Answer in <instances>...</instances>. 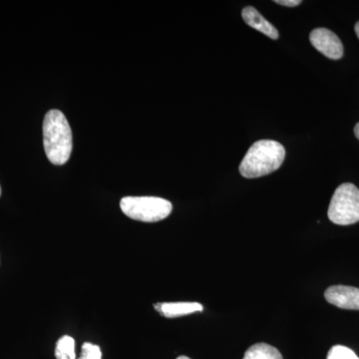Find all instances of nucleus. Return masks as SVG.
<instances>
[{"label":"nucleus","mask_w":359,"mask_h":359,"mask_svg":"<svg viewBox=\"0 0 359 359\" xmlns=\"http://www.w3.org/2000/svg\"><path fill=\"white\" fill-rule=\"evenodd\" d=\"M45 154L54 165H65L72 153V132L65 115L59 110L46 113L43 121Z\"/></svg>","instance_id":"obj_1"},{"label":"nucleus","mask_w":359,"mask_h":359,"mask_svg":"<svg viewBox=\"0 0 359 359\" xmlns=\"http://www.w3.org/2000/svg\"><path fill=\"white\" fill-rule=\"evenodd\" d=\"M285 149L273 140H259L252 144L240 164V173L248 179L259 178L273 173L283 163Z\"/></svg>","instance_id":"obj_2"},{"label":"nucleus","mask_w":359,"mask_h":359,"mask_svg":"<svg viewBox=\"0 0 359 359\" xmlns=\"http://www.w3.org/2000/svg\"><path fill=\"white\" fill-rule=\"evenodd\" d=\"M122 212L129 218L156 223L170 216L173 205L159 197H125L120 202Z\"/></svg>","instance_id":"obj_3"},{"label":"nucleus","mask_w":359,"mask_h":359,"mask_svg":"<svg viewBox=\"0 0 359 359\" xmlns=\"http://www.w3.org/2000/svg\"><path fill=\"white\" fill-rule=\"evenodd\" d=\"M328 218L339 226L359 222V190L353 184L346 183L335 190L328 208Z\"/></svg>","instance_id":"obj_4"},{"label":"nucleus","mask_w":359,"mask_h":359,"mask_svg":"<svg viewBox=\"0 0 359 359\" xmlns=\"http://www.w3.org/2000/svg\"><path fill=\"white\" fill-rule=\"evenodd\" d=\"M309 40L316 50L332 60L344 56V45L337 34L327 28H316L309 35Z\"/></svg>","instance_id":"obj_5"},{"label":"nucleus","mask_w":359,"mask_h":359,"mask_svg":"<svg viewBox=\"0 0 359 359\" xmlns=\"http://www.w3.org/2000/svg\"><path fill=\"white\" fill-rule=\"evenodd\" d=\"M327 302L339 309L359 311V289L347 285H332L325 292Z\"/></svg>","instance_id":"obj_6"},{"label":"nucleus","mask_w":359,"mask_h":359,"mask_svg":"<svg viewBox=\"0 0 359 359\" xmlns=\"http://www.w3.org/2000/svg\"><path fill=\"white\" fill-rule=\"evenodd\" d=\"M154 308L168 318H179L197 311L201 313L204 309L199 302H158L154 304Z\"/></svg>","instance_id":"obj_7"},{"label":"nucleus","mask_w":359,"mask_h":359,"mask_svg":"<svg viewBox=\"0 0 359 359\" xmlns=\"http://www.w3.org/2000/svg\"><path fill=\"white\" fill-rule=\"evenodd\" d=\"M243 20L250 27L259 30V32L264 33V35L271 39H278L280 37L278 29L269 22L266 18L262 15L256 8L252 6H247L243 9L242 13Z\"/></svg>","instance_id":"obj_8"},{"label":"nucleus","mask_w":359,"mask_h":359,"mask_svg":"<svg viewBox=\"0 0 359 359\" xmlns=\"http://www.w3.org/2000/svg\"><path fill=\"white\" fill-rule=\"evenodd\" d=\"M243 359H283L276 347L266 344H256L245 353Z\"/></svg>","instance_id":"obj_9"},{"label":"nucleus","mask_w":359,"mask_h":359,"mask_svg":"<svg viewBox=\"0 0 359 359\" xmlns=\"http://www.w3.org/2000/svg\"><path fill=\"white\" fill-rule=\"evenodd\" d=\"M56 359H76L74 339L68 335L61 337L56 344Z\"/></svg>","instance_id":"obj_10"},{"label":"nucleus","mask_w":359,"mask_h":359,"mask_svg":"<svg viewBox=\"0 0 359 359\" xmlns=\"http://www.w3.org/2000/svg\"><path fill=\"white\" fill-rule=\"evenodd\" d=\"M327 359H359V358L348 347L334 346L328 351Z\"/></svg>","instance_id":"obj_11"},{"label":"nucleus","mask_w":359,"mask_h":359,"mask_svg":"<svg viewBox=\"0 0 359 359\" xmlns=\"http://www.w3.org/2000/svg\"><path fill=\"white\" fill-rule=\"evenodd\" d=\"M78 359H102L100 347L89 344V342H85L82 346L81 354Z\"/></svg>","instance_id":"obj_12"},{"label":"nucleus","mask_w":359,"mask_h":359,"mask_svg":"<svg viewBox=\"0 0 359 359\" xmlns=\"http://www.w3.org/2000/svg\"><path fill=\"white\" fill-rule=\"evenodd\" d=\"M276 4L280 6L294 7L302 4L301 0H276Z\"/></svg>","instance_id":"obj_13"},{"label":"nucleus","mask_w":359,"mask_h":359,"mask_svg":"<svg viewBox=\"0 0 359 359\" xmlns=\"http://www.w3.org/2000/svg\"><path fill=\"white\" fill-rule=\"evenodd\" d=\"M354 134H355L356 138L359 140V123L354 127Z\"/></svg>","instance_id":"obj_14"},{"label":"nucleus","mask_w":359,"mask_h":359,"mask_svg":"<svg viewBox=\"0 0 359 359\" xmlns=\"http://www.w3.org/2000/svg\"><path fill=\"white\" fill-rule=\"evenodd\" d=\"M355 33H356V35H358V39H359V21L355 25Z\"/></svg>","instance_id":"obj_15"},{"label":"nucleus","mask_w":359,"mask_h":359,"mask_svg":"<svg viewBox=\"0 0 359 359\" xmlns=\"http://www.w3.org/2000/svg\"><path fill=\"white\" fill-rule=\"evenodd\" d=\"M177 359H191V358H187V356H179V358Z\"/></svg>","instance_id":"obj_16"},{"label":"nucleus","mask_w":359,"mask_h":359,"mask_svg":"<svg viewBox=\"0 0 359 359\" xmlns=\"http://www.w3.org/2000/svg\"><path fill=\"white\" fill-rule=\"evenodd\" d=\"M0 195H1V188H0Z\"/></svg>","instance_id":"obj_17"}]
</instances>
